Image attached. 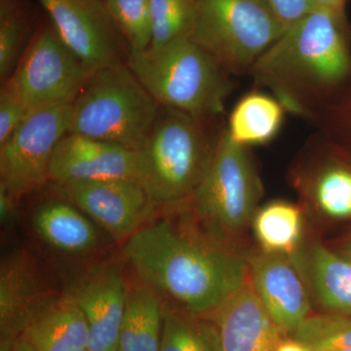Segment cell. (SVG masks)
<instances>
[{"mask_svg":"<svg viewBox=\"0 0 351 351\" xmlns=\"http://www.w3.org/2000/svg\"><path fill=\"white\" fill-rule=\"evenodd\" d=\"M163 302V324L159 351H221L216 324Z\"/></svg>","mask_w":351,"mask_h":351,"instance_id":"cell-24","label":"cell"},{"mask_svg":"<svg viewBox=\"0 0 351 351\" xmlns=\"http://www.w3.org/2000/svg\"><path fill=\"white\" fill-rule=\"evenodd\" d=\"M251 226L265 253L292 257L304 244V211L289 201H271L258 208Z\"/></svg>","mask_w":351,"mask_h":351,"instance_id":"cell-23","label":"cell"},{"mask_svg":"<svg viewBox=\"0 0 351 351\" xmlns=\"http://www.w3.org/2000/svg\"><path fill=\"white\" fill-rule=\"evenodd\" d=\"M133 180L144 184L142 152L122 145L68 133L58 144L49 169V181Z\"/></svg>","mask_w":351,"mask_h":351,"instance_id":"cell-13","label":"cell"},{"mask_svg":"<svg viewBox=\"0 0 351 351\" xmlns=\"http://www.w3.org/2000/svg\"><path fill=\"white\" fill-rule=\"evenodd\" d=\"M348 117H351V112H350V113H348Z\"/></svg>","mask_w":351,"mask_h":351,"instance_id":"cell-39","label":"cell"},{"mask_svg":"<svg viewBox=\"0 0 351 351\" xmlns=\"http://www.w3.org/2000/svg\"><path fill=\"white\" fill-rule=\"evenodd\" d=\"M38 1L62 40L92 71L127 63L128 46L104 0Z\"/></svg>","mask_w":351,"mask_h":351,"instance_id":"cell-10","label":"cell"},{"mask_svg":"<svg viewBox=\"0 0 351 351\" xmlns=\"http://www.w3.org/2000/svg\"><path fill=\"white\" fill-rule=\"evenodd\" d=\"M276 351H309L306 346L293 337H285L277 346Z\"/></svg>","mask_w":351,"mask_h":351,"instance_id":"cell-33","label":"cell"},{"mask_svg":"<svg viewBox=\"0 0 351 351\" xmlns=\"http://www.w3.org/2000/svg\"><path fill=\"white\" fill-rule=\"evenodd\" d=\"M335 351H351V350H335Z\"/></svg>","mask_w":351,"mask_h":351,"instance_id":"cell-37","label":"cell"},{"mask_svg":"<svg viewBox=\"0 0 351 351\" xmlns=\"http://www.w3.org/2000/svg\"><path fill=\"white\" fill-rule=\"evenodd\" d=\"M250 75L271 90L286 112L314 123L336 107L351 77L343 15L316 8L287 27Z\"/></svg>","mask_w":351,"mask_h":351,"instance_id":"cell-2","label":"cell"},{"mask_svg":"<svg viewBox=\"0 0 351 351\" xmlns=\"http://www.w3.org/2000/svg\"><path fill=\"white\" fill-rule=\"evenodd\" d=\"M18 201L11 197L3 189H0V217L2 225L8 226L13 223L15 219L16 204Z\"/></svg>","mask_w":351,"mask_h":351,"instance_id":"cell-31","label":"cell"},{"mask_svg":"<svg viewBox=\"0 0 351 351\" xmlns=\"http://www.w3.org/2000/svg\"><path fill=\"white\" fill-rule=\"evenodd\" d=\"M160 106L126 64L97 71L71 104L69 133L141 152Z\"/></svg>","mask_w":351,"mask_h":351,"instance_id":"cell-6","label":"cell"},{"mask_svg":"<svg viewBox=\"0 0 351 351\" xmlns=\"http://www.w3.org/2000/svg\"><path fill=\"white\" fill-rule=\"evenodd\" d=\"M17 5H19L17 0H0V12L9 10V9Z\"/></svg>","mask_w":351,"mask_h":351,"instance_id":"cell-34","label":"cell"},{"mask_svg":"<svg viewBox=\"0 0 351 351\" xmlns=\"http://www.w3.org/2000/svg\"><path fill=\"white\" fill-rule=\"evenodd\" d=\"M123 257L164 302L204 317L249 276L245 256L211 246L170 219L145 223L125 240Z\"/></svg>","mask_w":351,"mask_h":351,"instance_id":"cell-1","label":"cell"},{"mask_svg":"<svg viewBox=\"0 0 351 351\" xmlns=\"http://www.w3.org/2000/svg\"><path fill=\"white\" fill-rule=\"evenodd\" d=\"M32 226L50 248L69 255L88 253L98 245L94 221L69 201H46L36 208Z\"/></svg>","mask_w":351,"mask_h":351,"instance_id":"cell-20","label":"cell"},{"mask_svg":"<svg viewBox=\"0 0 351 351\" xmlns=\"http://www.w3.org/2000/svg\"><path fill=\"white\" fill-rule=\"evenodd\" d=\"M66 199L115 239L127 240L149 223L156 204L145 184L133 180L58 184Z\"/></svg>","mask_w":351,"mask_h":351,"instance_id":"cell-11","label":"cell"},{"mask_svg":"<svg viewBox=\"0 0 351 351\" xmlns=\"http://www.w3.org/2000/svg\"><path fill=\"white\" fill-rule=\"evenodd\" d=\"M162 324V300L136 277L133 283L128 282L117 351H159Z\"/></svg>","mask_w":351,"mask_h":351,"instance_id":"cell-21","label":"cell"},{"mask_svg":"<svg viewBox=\"0 0 351 351\" xmlns=\"http://www.w3.org/2000/svg\"><path fill=\"white\" fill-rule=\"evenodd\" d=\"M127 66L160 107L213 123L232 91L230 75L193 39L129 52Z\"/></svg>","mask_w":351,"mask_h":351,"instance_id":"cell-4","label":"cell"},{"mask_svg":"<svg viewBox=\"0 0 351 351\" xmlns=\"http://www.w3.org/2000/svg\"><path fill=\"white\" fill-rule=\"evenodd\" d=\"M193 40L232 75L250 73L254 64L287 27L265 0H195Z\"/></svg>","mask_w":351,"mask_h":351,"instance_id":"cell-7","label":"cell"},{"mask_svg":"<svg viewBox=\"0 0 351 351\" xmlns=\"http://www.w3.org/2000/svg\"><path fill=\"white\" fill-rule=\"evenodd\" d=\"M84 314L89 351H117L125 314L128 281L119 262L95 265L68 293Z\"/></svg>","mask_w":351,"mask_h":351,"instance_id":"cell-12","label":"cell"},{"mask_svg":"<svg viewBox=\"0 0 351 351\" xmlns=\"http://www.w3.org/2000/svg\"><path fill=\"white\" fill-rule=\"evenodd\" d=\"M326 140L319 133L309 138L293 168V184L320 216L351 219V165L337 156Z\"/></svg>","mask_w":351,"mask_h":351,"instance_id":"cell-14","label":"cell"},{"mask_svg":"<svg viewBox=\"0 0 351 351\" xmlns=\"http://www.w3.org/2000/svg\"><path fill=\"white\" fill-rule=\"evenodd\" d=\"M197 17L195 0H151L152 47L193 38Z\"/></svg>","mask_w":351,"mask_h":351,"instance_id":"cell-25","label":"cell"},{"mask_svg":"<svg viewBox=\"0 0 351 351\" xmlns=\"http://www.w3.org/2000/svg\"><path fill=\"white\" fill-rule=\"evenodd\" d=\"M77 351H89V350H88V348H85V350H77Z\"/></svg>","mask_w":351,"mask_h":351,"instance_id":"cell-38","label":"cell"},{"mask_svg":"<svg viewBox=\"0 0 351 351\" xmlns=\"http://www.w3.org/2000/svg\"><path fill=\"white\" fill-rule=\"evenodd\" d=\"M0 89V145L12 135L29 110L12 88L1 83Z\"/></svg>","mask_w":351,"mask_h":351,"instance_id":"cell-29","label":"cell"},{"mask_svg":"<svg viewBox=\"0 0 351 351\" xmlns=\"http://www.w3.org/2000/svg\"><path fill=\"white\" fill-rule=\"evenodd\" d=\"M249 280L263 306L287 336L311 315V297L299 270L286 256L260 251L245 256Z\"/></svg>","mask_w":351,"mask_h":351,"instance_id":"cell-15","label":"cell"},{"mask_svg":"<svg viewBox=\"0 0 351 351\" xmlns=\"http://www.w3.org/2000/svg\"><path fill=\"white\" fill-rule=\"evenodd\" d=\"M285 112L276 97L261 91L249 92L233 108L226 131L233 142L243 147L265 145L280 131Z\"/></svg>","mask_w":351,"mask_h":351,"instance_id":"cell-22","label":"cell"},{"mask_svg":"<svg viewBox=\"0 0 351 351\" xmlns=\"http://www.w3.org/2000/svg\"><path fill=\"white\" fill-rule=\"evenodd\" d=\"M25 29V16L17 5L0 12V80L6 82L19 63Z\"/></svg>","mask_w":351,"mask_h":351,"instance_id":"cell-28","label":"cell"},{"mask_svg":"<svg viewBox=\"0 0 351 351\" xmlns=\"http://www.w3.org/2000/svg\"><path fill=\"white\" fill-rule=\"evenodd\" d=\"M71 104L34 108L0 145V189L16 201L49 181L53 154L69 133Z\"/></svg>","mask_w":351,"mask_h":351,"instance_id":"cell-9","label":"cell"},{"mask_svg":"<svg viewBox=\"0 0 351 351\" xmlns=\"http://www.w3.org/2000/svg\"><path fill=\"white\" fill-rule=\"evenodd\" d=\"M218 328L221 351H276L287 335L263 306L250 280L211 315Z\"/></svg>","mask_w":351,"mask_h":351,"instance_id":"cell-17","label":"cell"},{"mask_svg":"<svg viewBox=\"0 0 351 351\" xmlns=\"http://www.w3.org/2000/svg\"><path fill=\"white\" fill-rule=\"evenodd\" d=\"M59 297L25 251L5 256L0 265V338L19 339Z\"/></svg>","mask_w":351,"mask_h":351,"instance_id":"cell-16","label":"cell"},{"mask_svg":"<svg viewBox=\"0 0 351 351\" xmlns=\"http://www.w3.org/2000/svg\"><path fill=\"white\" fill-rule=\"evenodd\" d=\"M210 124L160 107L141 151L144 184L157 208L170 210L182 204L199 186L219 133L211 134Z\"/></svg>","mask_w":351,"mask_h":351,"instance_id":"cell-5","label":"cell"},{"mask_svg":"<svg viewBox=\"0 0 351 351\" xmlns=\"http://www.w3.org/2000/svg\"><path fill=\"white\" fill-rule=\"evenodd\" d=\"M348 1V0H313L316 8L326 9L339 15H343Z\"/></svg>","mask_w":351,"mask_h":351,"instance_id":"cell-32","label":"cell"},{"mask_svg":"<svg viewBox=\"0 0 351 351\" xmlns=\"http://www.w3.org/2000/svg\"><path fill=\"white\" fill-rule=\"evenodd\" d=\"M309 297L328 313L351 316V261L318 240L302 244L290 257Z\"/></svg>","mask_w":351,"mask_h":351,"instance_id":"cell-18","label":"cell"},{"mask_svg":"<svg viewBox=\"0 0 351 351\" xmlns=\"http://www.w3.org/2000/svg\"><path fill=\"white\" fill-rule=\"evenodd\" d=\"M265 1L277 18L287 27L316 9L313 0H265Z\"/></svg>","mask_w":351,"mask_h":351,"instance_id":"cell-30","label":"cell"},{"mask_svg":"<svg viewBox=\"0 0 351 351\" xmlns=\"http://www.w3.org/2000/svg\"><path fill=\"white\" fill-rule=\"evenodd\" d=\"M339 253L343 255V257L350 258L351 261V241L348 242V243L343 247V250L339 252Z\"/></svg>","mask_w":351,"mask_h":351,"instance_id":"cell-36","label":"cell"},{"mask_svg":"<svg viewBox=\"0 0 351 351\" xmlns=\"http://www.w3.org/2000/svg\"><path fill=\"white\" fill-rule=\"evenodd\" d=\"M34 351H77L89 343L84 314L66 293L51 304L20 337Z\"/></svg>","mask_w":351,"mask_h":351,"instance_id":"cell-19","label":"cell"},{"mask_svg":"<svg viewBox=\"0 0 351 351\" xmlns=\"http://www.w3.org/2000/svg\"><path fill=\"white\" fill-rule=\"evenodd\" d=\"M14 351H34L32 350L31 346L27 345L25 341L19 338L16 339L15 346H14Z\"/></svg>","mask_w":351,"mask_h":351,"instance_id":"cell-35","label":"cell"},{"mask_svg":"<svg viewBox=\"0 0 351 351\" xmlns=\"http://www.w3.org/2000/svg\"><path fill=\"white\" fill-rule=\"evenodd\" d=\"M263 193L248 147L233 142L223 125L199 186L188 200L167 211L178 214L176 223L197 239L239 253V239L251 226Z\"/></svg>","mask_w":351,"mask_h":351,"instance_id":"cell-3","label":"cell"},{"mask_svg":"<svg viewBox=\"0 0 351 351\" xmlns=\"http://www.w3.org/2000/svg\"><path fill=\"white\" fill-rule=\"evenodd\" d=\"M309 351L351 350V316L311 314L292 335Z\"/></svg>","mask_w":351,"mask_h":351,"instance_id":"cell-26","label":"cell"},{"mask_svg":"<svg viewBox=\"0 0 351 351\" xmlns=\"http://www.w3.org/2000/svg\"><path fill=\"white\" fill-rule=\"evenodd\" d=\"M129 51H142L152 43L151 0H104Z\"/></svg>","mask_w":351,"mask_h":351,"instance_id":"cell-27","label":"cell"},{"mask_svg":"<svg viewBox=\"0 0 351 351\" xmlns=\"http://www.w3.org/2000/svg\"><path fill=\"white\" fill-rule=\"evenodd\" d=\"M94 71L62 40L52 24L36 32L4 82L27 110L71 104Z\"/></svg>","mask_w":351,"mask_h":351,"instance_id":"cell-8","label":"cell"}]
</instances>
